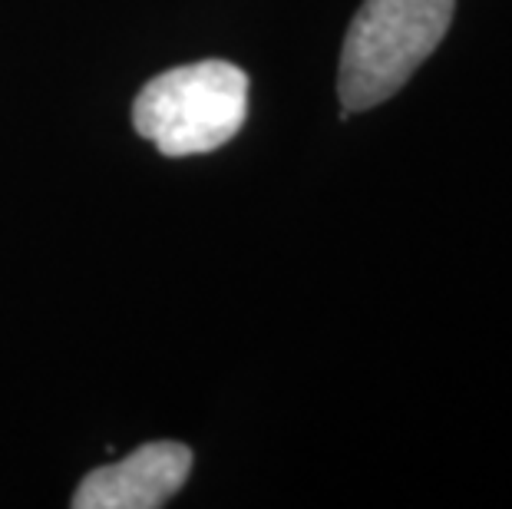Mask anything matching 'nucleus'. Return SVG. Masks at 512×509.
Returning a JSON list of instances; mask_svg holds the SVG:
<instances>
[{
  "instance_id": "nucleus-1",
  "label": "nucleus",
  "mask_w": 512,
  "mask_h": 509,
  "mask_svg": "<svg viewBox=\"0 0 512 509\" xmlns=\"http://www.w3.org/2000/svg\"><path fill=\"white\" fill-rule=\"evenodd\" d=\"M456 0H364L344 37V113L374 110L407 83L450 30Z\"/></svg>"
},
{
  "instance_id": "nucleus-2",
  "label": "nucleus",
  "mask_w": 512,
  "mask_h": 509,
  "mask_svg": "<svg viewBox=\"0 0 512 509\" xmlns=\"http://www.w3.org/2000/svg\"><path fill=\"white\" fill-rule=\"evenodd\" d=\"M248 116V77L225 60H199L152 77L133 103L136 133L162 156H202L225 146Z\"/></svg>"
},
{
  "instance_id": "nucleus-3",
  "label": "nucleus",
  "mask_w": 512,
  "mask_h": 509,
  "mask_svg": "<svg viewBox=\"0 0 512 509\" xmlns=\"http://www.w3.org/2000/svg\"><path fill=\"white\" fill-rule=\"evenodd\" d=\"M192 470V450L176 440L143 443L119 463L83 476L73 509H159L176 496Z\"/></svg>"
}]
</instances>
